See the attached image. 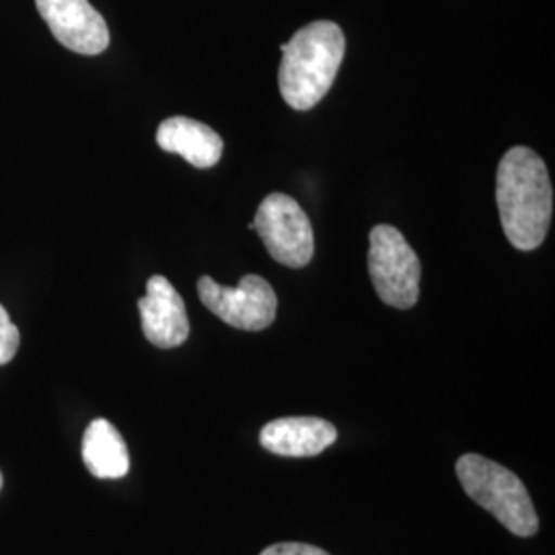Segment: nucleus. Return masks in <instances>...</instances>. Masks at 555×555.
I'll list each match as a JSON object with an SVG mask.
<instances>
[{
  "label": "nucleus",
  "instance_id": "obj_1",
  "mask_svg": "<svg viewBox=\"0 0 555 555\" xmlns=\"http://www.w3.org/2000/svg\"><path fill=\"white\" fill-rule=\"evenodd\" d=\"M496 202L504 235L520 251H533L550 231L554 190L547 167L527 146L511 149L498 165Z\"/></svg>",
  "mask_w": 555,
  "mask_h": 555
},
{
  "label": "nucleus",
  "instance_id": "obj_2",
  "mask_svg": "<svg viewBox=\"0 0 555 555\" xmlns=\"http://www.w3.org/2000/svg\"><path fill=\"white\" fill-rule=\"evenodd\" d=\"M280 93L298 112L315 107L327 95L346 54V38L334 21H313L280 46Z\"/></svg>",
  "mask_w": 555,
  "mask_h": 555
},
{
  "label": "nucleus",
  "instance_id": "obj_3",
  "mask_svg": "<svg viewBox=\"0 0 555 555\" xmlns=\"http://www.w3.org/2000/svg\"><path fill=\"white\" fill-rule=\"evenodd\" d=\"M456 477L465 494L498 518L516 537H533L539 518L525 483L518 477L481 455H463L456 461Z\"/></svg>",
  "mask_w": 555,
  "mask_h": 555
},
{
  "label": "nucleus",
  "instance_id": "obj_4",
  "mask_svg": "<svg viewBox=\"0 0 555 555\" xmlns=\"http://www.w3.org/2000/svg\"><path fill=\"white\" fill-rule=\"evenodd\" d=\"M369 238V272L378 298L393 309H412L420 298L422 276L416 251L389 224H377Z\"/></svg>",
  "mask_w": 555,
  "mask_h": 555
},
{
  "label": "nucleus",
  "instance_id": "obj_5",
  "mask_svg": "<svg viewBox=\"0 0 555 555\" xmlns=\"http://www.w3.org/2000/svg\"><path fill=\"white\" fill-rule=\"evenodd\" d=\"M249 229L258 233L268 254L286 268H305L313 259L311 220L297 199L286 194H270L263 199Z\"/></svg>",
  "mask_w": 555,
  "mask_h": 555
},
{
  "label": "nucleus",
  "instance_id": "obj_6",
  "mask_svg": "<svg viewBox=\"0 0 555 555\" xmlns=\"http://www.w3.org/2000/svg\"><path fill=\"white\" fill-rule=\"evenodd\" d=\"M198 295L208 311L237 330L261 332L276 319V293L266 278L256 274L241 278L235 288L222 286L210 276H202Z\"/></svg>",
  "mask_w": 555,
  "mask_h": 555
},
{
  "label": "nucleus",
  "instance_id": "obj_7",
  "mask_svg": "<svg viewBox=\"0 0 555 555\" xmlns=\"http://www.w3.org/2000/svg\"><path fill=\"white\" fill-rule=\"evenodd\" d=\"M54 38L82 56H98L109 46V29L89 0H36Z\"/></svg>",
  "mask_w": 555,
  "mask_h": 555
},
{
  "label": "nucleus",
  "instance_id": "obj_8",
  "mask_svg": "<svg viewBox=\"0 0 555 555\" xmlns=\"http://www.w3.org/2000/svg\"><path fill=\"white\" fill-rule=\"evenodd\" d=\"M139 311L144 337L157 348H178L190 336L185 302L165 276L149 278Z\"/></svg>",
  "mask_w": 555,
  "mask_h": 555
},
{
  "label": "nucleus",
  "instance_id": "obj_9",
  "mask_svg": "<svg viewBox=\"0 0 555 555\" xmlns=\"http://www.w3.org/2000/svg\"><path fill=\"white\" fill-rule=\"evenodd\" d=\"M334 424L321 417H280L268 422L259 442L266 451L280 456H315L336 442Z\"/></svg>",
  "mask_w": 555,
  "mask_h": 555
},
{
  "label": "nucleus",
  "instance_id": "obj_10",
  "mask_svg": "<svg viewBox=\"0 0 555 555\" xmlns=\"http://www.w3.org/2000/svg\"><path fill=\"white\" fill-rule=\"evenodd\" d=\"M157 144L165 153H173L198 169H210L222 157V139L210 126L198 119L176 116L160 121Z\"/></svg>",
  "mask_w": 555,
  "mask_h": 555
},
{
  "label": "nucleus",
  "instance_id": "obj_11",
  "mask_svg": "<svg viewBox=\"0 0 555 555\" xmlns=\"http://www.w3.org/2000/svg\"><path fill=\"white\" fill-rule=\"evenodd\" d=\"M82 461L91 476L100 479H119L130 472V453L114 424L93 420L82 437Z\"/></svg>",
  "mask_w": 555,
  "mask_h": 555
},
{
  "label": "nucleus",
  "instance_id": "obj_12",
  "mask_svg": "<svg viewBox=\"0 0 555 555\" xmlns=\"http://www.w3.org/2000/svg\"><path fill=\"white\" fill-rule=\"evenodd\" d=\"M20 344V330L9 318L7 309L0 305V366L9 364L13 358L17 357Z\"/></svg>",
  "mask_w": 555,
  "mask_h": 555
},
{
  "label": "nucleus",
  "instance_id": "obj_13",
  "mask_svg": "<svg viewBox=\"0 0 555 555\" xmlns=\"http://www.w3.org/2000/svg\"><path fill=\"white\" fill-rule=\"evenodd\" d=\"M261 555H330L323 550H319L315 545H307V543H276L268 550H263Z\"/></svg>",
  "mask_w": 555,
  "mask_h": 555
},
{
  "label": "nucleus",
  "instance_id": "obj_14",
  "mask_svg": "<svg viewBox=\"0 0 555 555\" xmlns=\"http://www.w3.org/2000/svg\"><path fill=\"white\" fill-rule=\"evenodd\" d=\"M0 490H2V474H0Z\"/></svg>",
  "mask_w": 555,
  "mask_h": 555
}]
</instances>
